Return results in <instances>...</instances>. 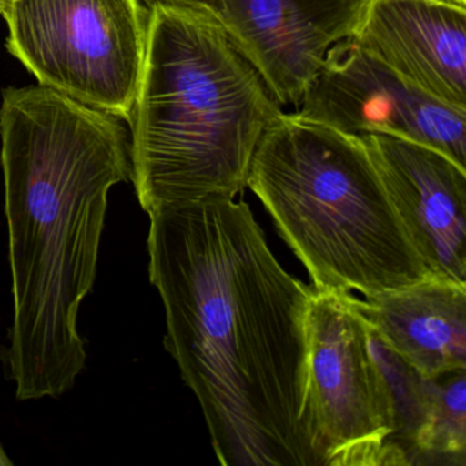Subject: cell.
I'll return each mask as SVG.
<instances>
[{"label":"cell","instance_id":"cell-1","mask_svg":"<svg viewBox=\"0 0 466 466\" xmlns=\"http://www.w3.org/2000/svg\"><path fill=\"white\" fill-rule=\"evenodd\" d=\"M149 215V279L165 348L198 398L225 466H316L305 428L312 286L283 268L236 198Z\"/></svg>","mask_w":466,"mask_h":466},{"label":"cell","instance_id":"cell-2","mask_svg":"<svg viewBox=\"0 0 466 466\" xmlns=\"http://www.w3.org/2000/svg\"><path fill=\"white\" fill-rule=\"evenodd\" d=\"M0 162L9 231V367L20 400L56 398L86 362L78 331L96 279L108 195L130 178L122 119L48 86L5 89Z\"/></svg>","mask_w":466,"mask_h":466},{"label":"cell","instance_id":"cell-3","mask_svg":"<svg viewBox=\"0 0 466 466\" xmlns=\"http://www.w3.org/2000/svg\"><path fill=\"white\" fill-rule=\"evenodd\" d=\"M282 107L217 15L155 6L130 113V178L141 208L236 198Z\"/></svg>","mask_w":466,"mask_h":466},{"label":"cell","instance_id":"cell-4","mask_svg":"<svg viewBox=\"0 0 466 466\" xmlns=\"http://www.w3.org/2000/svg\"><path fill=\"white\" fill-rule=\"evenodd\" d=\"M247 187L315 291L372 297L433 277L360 136L282 111L258 141Z\"/></svg>","mask_w":466,"mask_h":466},{"label":"cell","instance_id":"cell-5","mask_svg":"<svg viewBox=\"0 0 466 466\" xmlns=\"http://www.w3.org/2000/svg\"><path fill=\"white\" fill-rule=\"evenodd\" d=\"M305 342V428L316 466L410 465L394 389L357 297L313 290Z\"/></svg>","mask_w":466,"mask_h":466},{"label":"cell","instance_id":"cell-6","mask_svg":"<svg viewBox=\"0 0 466 466\" xmlns=\"http://www.w3.org/2000/svg\"><path fill=\"white\" fill-rule=\"evenodd\" d=\"M4 18L7 51L39 86L129 121L148 18L137 0H12Z\"/></svg>","mask_w":466,"mask_h":466},{"label":"cell","instance_id":"cell-7","mask_svg":"<svg viewBox=\"0 0 466 466\" xmlns=\"http://www.w3.org/2000/svg\"><path fill=\"white\" fill-rule=\"evenodd\" d=\"M297 113L349 135H391L466 167V111L425 94L350 40L327 54Z\"/></svg>","mask_w":466,"mask_h":466},{"label":"cell","instance_id":"cell-8","mask_svg":"<svg viewBox=\"0 0 466 466\" xmlns=\"http://www.w3.org/2000/svg\"><path fill=\"white\" fill-rule=\"evenodd\" d=\"M361 0H214V13L280 107L299 108Z\"/></svg>","mask_w":466,"mask_h":466},{"label":"cell","instance_id":"cell-9","mask_svg":"<svg viewBox=\"0 0 466 466\" xmlns=\"http://www.w3.org/2000/svg\"><path fill=\"white\" fill-rule=\"evenodd\" d=\"M360 137L428 271L466 283V167L409 138Z\"/></svg>","mask_w":466,"mask_h":466},{"label":"cell","instance_id":"cell-10","mask_svg":"<svg viewBox=\"0 0 466 466\" xmlns=\"http://www.w3.org/2000/svg\"><path fill=\"white\" fill-rule=\"evenodd\" d=\"M348 40L439 102L466 111V5L361 0Z\"/></svg>","mask_w":466,"mask_h":466},{"label":"cell","instance_id":"cell-11","mask_svg":"<svg viewBox=\"0 0 466 466\" xmlns=\"http://www.w3.org/2000/svg\"><path fill=\"white\" fill-rule=\"evenodd\" d=\"M357 302L379 342L417 375L466 370V283L430 277Z\"/></svg>","mask_w":466,"mask_h":466},{"label":"cell","instance_id":"cell-12","mask_svg":"<svg viewBox=\"0 0 466 466\" xmlns=\"http://www.w3.org/2000/svg\"><path fill=\"white\" fill-rule=\"evenodd\" d=\"M466 452V370L427 379L411 455L460 458Z\"/></svg>","mask_w":466,"mask_h":466},{"label":"cell","instance_id":"cell-13","mask_svg":"<svg viewBox=\"0 0 466 466\" xmlns=\"http://www.w3.org/2000/svg\"><path fill=\"white\" fill-rule=\"evenodd\" d=\"M147 10L155 6H190L214 10V0H137Z\"/></svg>","mask_w":466,"mask_h":466},{"label":"cell","instance_id":"cell-14","mask_svg":"<svg viewBox=\"0 0 466 466\" xmlns=\"http://www.w3.org/2000/svg\"><path fill=\"white\" fill-rule=\"evenodd\" d=\"M12 461L7 457L6 452L4 451V449L0 447V466H10L12 465Z\"/></svg>","mask_w":466,"mask_h":466},{"label":"cell","instance_id":"cell-15","mask_svg":"<svg viewBox=\"0 0 466 466\" xmlns=\"http://www.w3.org/2000/svg\"><path fill=\"white\" fill-rule=\"evenodd\" d=\"M10 2L12 0H0V15L4 17L6 15L7 9H9Z\"/></svg>","mask_w":466,"mask_h":466},{"label":"cell","instance_id":"cell-16","mask_svg":"<svg viewBox=\"0 0 466 466\" xmlns=\"http://www.w3.org/2000/svg\"><path fill=\"white\" fill-rule=\"evenodd\" d=\"M452 2H457V4L466 5V0H452Z\"/></svg>","mask_w":466,"mask_h":466}]
</instances>
